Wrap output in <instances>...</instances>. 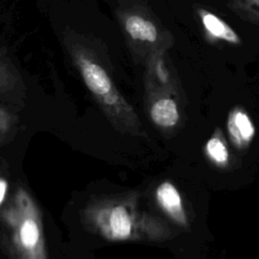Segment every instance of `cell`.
<instances>
[{
	"label": "cell",
	"mask_w": 259,
	"mask_h": 259,
	"mask_svg": "<svg viewBox=\"0 0 259 259\" xmlns=\"http://www.w3.org/2000/svg\"><path fill=\"white\" fill-rule=\"evenodd\" d=\"M206 151L209 157L217 163H225L228 160V150L224 143L218 138H212L207 142Z\"/></svg>",
	"instance_id": "obj_11"
},
{
	"label": "cell",
	"mask_w": 259,
	"mask_h": 259,
	"mask_svg": "<svg viewBox=\"0 0 259 259\" xmlns=\"http://www.w3.org/2000/svg\"><path fill=\"white\" fill-rule=\"evenodd\" d=\"M194 11L199 20L203 35L208 42H225L232 46L241 45L242 39L237 31L220 16L202 6H195Z\"/></svg>",
	"instance_id": "obj_6"
},
{
	"label": "cell",
	"mask_w": 259,
	"mask_h": 259,
	"mask_svg": "<svg viewBox=\"0 0 259 259\" xmlns=\"http://www.w3.org/2000/svg\"><path fill=\"white\" fill-rule=\"evenodd\" d=\"M82 218L91 232L111 242L137 241L155 233L152 221L130 195L95 199L86 205Z\"/></svg>",
	"instance_id": "obj_3"
},
{
	"label": "cell",
	"mask_w": 259,
	"mask_h": 259,
	"mask_svg": "<svg viewBox=\"0 0 259 259\" xmlns=\"http://www.w3.org/2000/svg\"><path fill=\"white\" fill-rule=\"evenodd\" d=\"M67 47L85 85L112 125L121 133H138L141 125L138 115L118 91L95 54L78 42H72Z\"/></svg>",
	"instance_id": "obj_2"
},
{
	"label": "cell",
	"mask_w": 259,
	"mask_h": 259,
	"mask_svg": "<svg viewBox=\"0 0 259 259\" xmlns=\"http://www.w3.org/2000/svg\"><path fill=\"white\" fill-rule=\"evenodd\" d=\"M12 123V115L0 106V133L7 132Z\"/></svg>",
	"instance_id": "obj_12"
},
{
	"label": "cell",
	"mask_w": 259,
	"mask_h": 259,
	"mask_svg": "<svg viewBox=\"0 0 259 259\" xmlns=\"http://www.w3.org/2000/svg\"><path fill=\"white\" fill-rule=\"evenodd\" d=\"M228 130L237 144H244L254 136V125L248 114L242 108H234L228 118Z\"/></svg>",
	"instance_id": "obj_8"
},
{
	"label": "cell",
	"mask_w": 259,
	"mask_h": 259,
	"mask_svg": "<svg viewBox=\"0 0 259 259\" xmlns=\"http://www.w3.org/2000/svg\"><path fill=\"white\" fill-rule=\"evenodd\" d=\"M156 198L160 206L169 215L178 222H184L181 198L173 184L170 182L160 184L156 190Z\"/></svg>",
	"instance_id": "obj_7"
},
{
	"label": "cell",
	"mask_w": 259,
	"mask_h": 259,
	"mask_svg": "<svg viewBox=\"0 0 259 259\" xmlns=\"http://www.w3.org/2000/svg\"><path fill=\"white\" fill-rule=\"evenodd\" d=\"M20 81V76L10 58L0 49V94L12 91Z\"/></svg>",
	"instance_id": "obj_9"
},
{
	"label": "cell",
	"mask_w": 259,
	"mask_h": 259,
	"mask_svg": "<svg viewBox=\"0 0 259 259\" xmlns=\"http://www.w3.org/2000/svg\"><path fill=\"white\" fill-rule=\"evenodd\" d=\"M116 14L127 46L133 55L144 65L153 54L168 52L173 46L172 33L146 6L126 5L119 7Z\"/></svg>",
	"instance_id": "obj_4"
},
{
	"label": "cell",
	"mask_w": 259,
	"mask_h": 259,
	"mask_svg": "<svg viewBox=\"0 0 259 259\" xmlns=\"http://www.w3.org/2000/svg\"><path fill=\"white\" fill-rule=\"evenodd\" d=\"M0 221L13 259H48L41 212L24 188L14 191L0 211Z\"/></svg>",
	"instance_id": "obj_1"
},
{
	"label": "cell",
	"mask_w": 259,
	"mask_h": 259,
	"mask_svg": "<svg viewBox=\"0 0 259 259\" xmlns=\"http://www.w3.org/2000/svg\"><path fill=\"white\" fill-rule=\"evenodd\" d=\"M8 190V182L6 179L0 177V207L5 201L6 198V193Z\"/></svg>",
	"instance_id": "obj_13"
},
{
	"label": "cell",
	"mask_w": 259,
	"mask_h": 259,
	"mask_svg": "<svg viewBox=\"0 0 259 259\" xmlns=\"http://www.w3.org/2000/svg\"><path fill=\"white\" fill-rule=\"evenodd\" d=\"M175 81L166 84L145 81L146 91L150 97V116L159 126H173L179 119L177 102L171 97Z\"/></svg>",
	"instance_id": "obj_5"
},
{
	"label": "cell",
	"mask_w": 259,
	"mask_h": 259,
	"mask_svg": "<svg viewBox=\"0 0 259 259\" xmlns=\"http://www.w3.org/2000/svg\"><path fill=\"white\" fill-rule=\"evenodd\" d=\"M229 9L241 19L259 25V0H225Z\"/></svg>",
	"instance_id": "obj_10"
}]
</instances>
